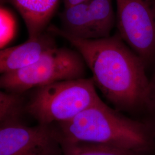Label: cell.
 I'll list each match as a JSON object with an SVG mask.
<instances>
[{
  "mask_svg": "<svg viewBox=\"0 0 155 155\" xmlns=\"http://www.w3.org/2000/svg\"><path fill=\"white\" fill-rule=\"evenodd\" d=\"M89 12L94 39L110 37L116 21L112 0H89Z\"/></svg>",
  "mask_w": 155,
  "mask_h": 155,
  "instance_id": "10",
  "label": "cell"
},
{
  "mask_svg": "<svg viewBox=\"0 0 155 155\" xmlns=\"http://www.w3.org/2000/svg\"><path fill=\"white\" fill-rule=\"evenodd\" d=\"M148 105L153 106L155 110V74L152 80L150 81V94Z\"/></svg>",
  "mask_w": 155,
  "mask_h": 155,
  "instance_id": "14",
  "label": "cell"
},
{
  "mask_svg": "<svg viewBox=\"0 0 155 155\" xmlns=\"http://www.w3.org/2000/svg\"><path fill=\"white\" fill-rule=\"evenodd\" d=\"M20 94L7 91L0 92L1 124L21 121V117L25 107Z\"/></svg>",
  "mask_w": 155,
  "mask_h": 155,
  "instance_id": "12",
  "label": "cell"
},
{
  "mask_svg": "<svg viewBox=\"0 0 155 155\" xmlns=\"http://www.w3.org/2000/svg\"><path fill=\"white\" fill-rule=\"evenodd\" d=\"M101 100L91 78L62 81L36 88L25 109L40 124L67 122Z\"/></svg>",
  "mask_w": 155,
  "mask_h": 155,
  "instance_id": "3",
  "label": "cell"
},
{
  "mask_svg": "<svg viewBox=\"0 0 155 155\" xmlns=\"http://www.w3.org/2000/svg\"><path fill=\"white\" fill-rule=\"evenodd\" d=\"M63 155H137V152L110 145L59 140Z\"/></svg>",
  "mask_w": 155,
  "mask_h": 155,
  "instance_id": "11",
  "label": "cell"
},
{
  "mask_svg": "<svg viewBox=\"0 0 155 155\" xmlns=\"http://www.w3.org/2000/svg\"><path fill=\"white\" fill-rule=\"evenodd\" d=\"M16 19L11 12L4 6L0 9V47L1 50L11 43L16 33Z\"/></svg>",
  "mask_w": 155,
  "mask_h": 155,
  "instance_id": "13",
  "label": "cell"
},
{
  "mask_svg": "<svg viewBox=\"0 0 155 155\" xmlns=\"http://www.w3.org/2000/svg\"><path fill=\"white\" fill-rule=\"evenodd\" d=\"M120 37L145 64L155 56V0H116Z\"/></svg>",
  "mask_w": 155,
  "mask_h": 155,
  "instance_id": "5",
  "label": "cell"
},
{
  "mask_svg": "<svg viewBox=\"0 0 155 155\" xmlns=\"http://www.w3.org/2000/svg\"><path fill=\"white\" fill-rule=\"evenodd\" d=\"M63 30L74 36L83 39H94L89 12V0L65 7L61 13Z\"/></svg>",
  "mask_w": 155,
  "mask_h": 155,
  "instance_id": "9",
  "label": "cell"
},
{
  "mask_svg": "<svg viewBox=\"0 0 155 155\" xmlns=\"http://www.w3.org/2000/svg\"><path fill=\"white\" fill-rule=\"evenodd\" d=\"M1 1H2V2H3V1H5V0H1Z\"/></svg>",
  "mask_w": 155,
  "mask_h": 155,
  "instance_id": "16",
  "label": "cell"
},
{
  "mask_svg": "<svg viewBox=\"0 0 155 155\" xmlns=\"http://www.w3.org/2000/svg\"><path fill=\"white\" fill-rule=\"evenodd\" d=\"M63 1H64L65 7H68V6L74 5L78 4L83 2L87 0H63Z\"/></svg>",
  "mask_w": 155,
  "mask_h": 155,
  "instance_id": "15",
  "label": "cell"
},
{
  "mask_svg": "<svg viewBox=\"0 0 155 155\" xmlns=\"http://www.w3.org/2000/svg\"><path fill=\"white\" fill-rule=\"evenodd\" d=\"M20 15L28 29L29 38L44 32L60 0H8Z\"/></svg>",
  "mask_w": 155,
  "mask_h": 155,
  "instance_id": "8",
  "label": "cell"
},
{
  "mask_svg": "<svg viewBox=\"0 0 155 155\" xmlns=\"http://www.w3.org/2000/svg\"><path fill=\"white\" fill-rule=\"evenodd\" d=\"M0 155H63L55 129L21 121L1 124Z\"/></svg>",
  "mask_w": 155,
  "mask_h": 155,
  "instance_id": "6",
  "label": "cell"
},
{
  "mask_svg": "<svg viewBox=\"0 0 155 155\" xmlns=\"http://www.w3.org/2000/svg\"><path fill=\"white\" fill-rule=\"evenodd\" d=\"M49 32L71 43L92 72L95 86L117 108L127 111L148 105L150 81L145 63L118 36L83 39L54 25Z\"/></svg>",
  "mask_w": 155,
  "mask_h": 155,
  "instance_id": "1",
  "label": "cell"
},
{
  "mask_svg": "<svg viewBox=\"0 0 155 155\" xmlns=\"http://www.w3.org/2000/svg\"><path fill=\"white\" fill-rule=\"evenodd\" d=\"M59 140L103 144L139 152L149 143L148 129L124 116L102 101L67 122L58 124Z\"/></svg>",
  "mask_w": 155,
  "mask_h": 155,
  "instance_id": "2",
  "label": "cell"
},
{
  "mask_svg": "<svg viewBox=\"0 0 155 155\" xmlns=\"http://www.w3.org/2000/svg\"><path fill=\"white\" fill-rule=\"evenodd\" d=\"M86 67L78 51L56 47L33 64L1 74L0 86L7 91L21 94L56 82L83 78Z\"/></svg>",
  "mask_w": 155,
  "mask_h": 155,
  "instance_id": "4",
  "label": "cell"
},
{
  "mask_svg": "<svg viewBox=\"0 0 155 155\" xmlns=\"http://www.w3.org/2000/svg\"><path fill=\"white\" fill-rule=\"evenodd\" d=\"M56 47L52 36L43 32L37 37L29 38L21 45L2 49L0 51V72L3 74L29 66Z\"/></svg>",
  "mask_w": 155,
  "mask_h": 155,
  "instance_id": "7",
  "label": "cell"
}]
</instances>
